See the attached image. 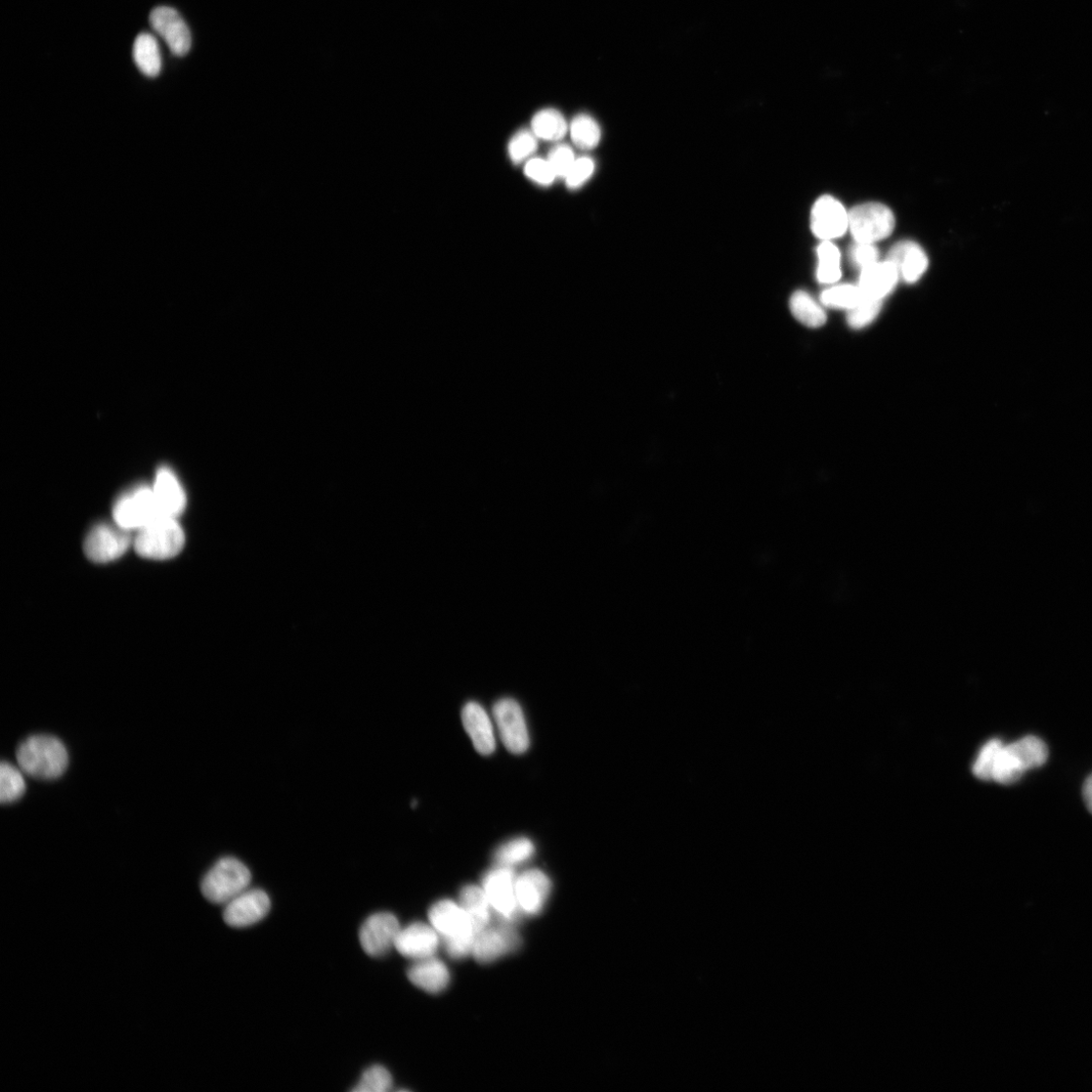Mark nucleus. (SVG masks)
<instances>
[{
  "label": "nucleus",
  "instance_id": "obj_36",
  "mask_svg": "<svg viewBox=\"0 0 1092 1092\" xmlns=\"http://www.w3.org/2000/svg\"><path fill=\"white\" fill-rule=\"evenodd\" d=\"M547 161L551 165L556 178L565 179L567 173L573 167L576 157L571 147L559 145L549 152Z\"/></svg>",
  "mask_w": 1092,
  "mask_h": 1092
},
{
  "label": "nucleus",
  "instance_id": "obj_34",
  "mask_svg": "<svg viewBox=\"0 0 1092 1092\" xmlns=\"http://www.w3.org/2000/svg\"><path fill=\"white\" fill-rule=\"evenodd\" d=\"M538 149V138L530 130H520L509 144V154L513 162L520 163L530 158Z\"/></svg>",
  "mask_w": 1092,
  "mask_h": 1092
},
{
  "label": "nucleus",
  "instance_id": "obj_1",
  "mask_svg": "<svg viewBox=\"0 0 1092 1092\" xmlns=\"http://www.w3.org/2000/svg\"><path fill=\"white\" fill-rule=\"evenodd\" d=\"M17 761L26 775L40 780H53L64 774L69 757L59 738L36 734L26 738L19 746Z\"/></svg>",
  "mask_w": 1092,
  "mask_h": 1092
},
{
  "label": "nucleus",
  "instance_id": "obj_27",
  "mask_svg": "<svg viewBox=\"0 0 1092 1092\" xmlns=\"http://www.w3.org/2000/svg\"><path fill=\"white\" fill-rule=\"evenodd\" d=\"M816 277L821 284H835L842 276L841 253L831 241H823L817 249Z\"/></svg>",
  "mask_w": 1092,
  "mask_h": 1092
},
{
  "label": "nucleus",
  "instance_id": "obj_38",
  "mask_svg": "<svg viewBox=\"0 0 1092 1092\" xmlns=\"http://www.w3.org/2000/svg\"><path fill=\"white\" fill-rule=\"evenodd\" d=\"M524 170L529 179L541 186H550L556 179L549 162L542 158L532 159Z\"/></svg>",
  "mask_w": 1092,
  "mask_h": 1092
},
{
  "label": "nucleus",
  "instance_id": "obj_18",
  "mask_svg": "<svg viewBox=\"0 0 1092 1092\" xmlns=\"http://www.w3.org/2000/svg\"><path fill=\"white\" fill-rule=\"evenodd\" d=\"M152 489L163 516L178 518L185 511L186 492L171 469L162 467L157 471Z\"/></svg>",
  "mask_w": 1092,
  "mask_h": 1092
},
{
  "label": "nucleus",
  "instance_id": "obj_11",
  "mask_svg": "<svg viewBox=\"0 0 1092 1092\" xmlns=\"http://www.w3.org/2000/svg\"><path fill=\"white\" fill-rule=\"evenodd\" d=\"M520 944L521 938L513 924L505 922L477 934L471 955L478 964L488 965L515 952Z\"/></svg>",
  "mask_w": 1092,
  "mask_h": 1092
},
{
  "label": "nucleus",
  "instance_id": "obj_39",
  "mask_svg": "<svg viewBox=\"0 0 1092 1092\" xmlns=\"http://www.w3.org/2000/svg\"><path fill=\"white\" fill-rule=\"evenodd\" d=\"M849 256L852 264L863 270L879 261L880 252L872 243L856 242L851 247Z\"/></svg>",
  "mask_w": 1092,
  "mask_h": 1092
},
{
  "label": "nucleus",
  "instance_id": "obj_29",
  "mask_svg": "<svg viewBox=\"0 0 1092 1092\" xmlns=\"http://www.w3.org/2000/svg\"><path fill=\"white\" fill-rule=\"evenodd\" d=\"M536 853L535 844L528 838H516L501 845L495 852L497 865L511 867L528 862Z\"/></svg>",
  "mask_w": 1092,
  "mask_h": 1092
},
{
  "label": "nucleus",
  "instance_id": "obj_31",
  "mask_svg": "<svg viewBox=\"0 0 1092 1092\" xmlns=\"http://www.w3.org/2000/svg\"><path fill=\"white\" fill-rule=\"evenodd\" d=\"M820 299L826 307L852 310L865 300V297L859 287L842 285L824 291Z\"/></svg>",
  "mask_w": 1092,
  "mask_h": 1092
},
{
  "label": "nucleus",
  "instance_id": "obj_3",
  "mask_svg": "<svg viewBox=\"0 0 1092 1092\" xmlns=\"http://www.w3.org/2000/svg\"><path fill=\"white\" fill-rule=\"evenodd\" d=\"M186 544L185 532L177 518L161 516L137 531L136 552L145 558L168 559L177 556Z\"/></svg>",
  "mask_w": 1092,
  "mask_h": 1092
},
{
  "label": "nucleus",
  "instance_id": "obj_17",
  "mask_svg": "<svg viewBox=\"0 0 1092 1092\" xmlns=\"http://www.w3.org/2000/svg\"><path fill=\"white\" fill-rule=\"evenodd\" d=\"M462 723L473 747L480 755L489 756L496 749L494 726L486 711L476 703H468L462 710Z\"/></svg>",
  "mask_w": 1092,
  "mask_h": 1092
},
{
  "label": "nucleus",
  "instance_id": "obj_26",
  "mask_svg": "<svg viewBox=\"0 0 1092 1092\" xmlns=\"http://www.w3.org/2000/svg\"><path fill=\"white\" fill-rule=\"evenodd\" d=\"M1009 746L1026 772L1042 767L1050 755L1045 742L1034 735L1025 736Z\"/></svg>",
  "mask_w": 1092,
  "mask_h": 1092
},
{
  "label": "nucleus",
  "instance_id": "obj_21",
  "mask_svg": "<svg viewBox=\"0 0 1092 1092\" xmlns=\"http://www.w3.org/2000/svg\"><path fill=\"white\" fill-rule=\"evenodd\" d=\"M899 275L888 260L862 270L859 288L865 299L882 300L897 284Z\"/></svg>",
  "mask_w": 1092,
  "mask_h": 1092
},
{
  "label": "nucleus",
  "instance_id": "obj_25",
  "mask_svg": "<svg viewBox=\"0 0 1092 1092\" xmlns=\"http://www.w3.org/2000/svg\"><path fill=\"white\" fill-rule=\"evenodd\" d=\"M533 133L546 141H559L567 132V124L556 110L546 109L539 112L532 122Z\"/></svg>",
  "mask_w": 1092,
  "mask_h": 1092
},
{
  "label": "nucleus",
  "instance_id": "obj_5",
  "mask_svg": "<svg viewBox=\"0 0 1092 1092\" xmlns=\"http://www.w3.org/2000/svg\"><path fill=\"white\" fill-rule=\"evenodd\" d=\"M114 519L119 527L132 532L146 527L160 512L152 487L142 486L121 497L114 506Z\"/></svg>",
  "mask_w": 1092,
  "mask_h": 1092
},
{
  "label": "nucleus",
  "instance_id": "obj_15",
  "mask_svg": "<svg viewBox=\"0 0 1092 1092\" xmlns=\"http://www.w3.org/2000/svg\"><path fill=\"white\" fill-rule=\"evenodd\" d=\"M551 891V882L545 872L531 869L516 880V895L519 908L528 915H537L544 909Z\"/></svg>",
  "mask_w": 1092,
  "mask_h": 1092
},
{
  "label": "nucleus",
  "instance_id": "obj_19",
  "mask_svg": "<svg viewBox=\"0 0 1092 1092\" xmlns=\"http://www.w3.org/2000/svg\"><path fill=\"white\" fill-rule=\"evenodd\" d=\"M887 260L896 268L899 277L908 284L919 281L929 267V259L924 249L911 241L894 245Z\"/></svg>",
  "mask_w": 1092,
  "mask_h": 1092
},
{
  "label": "nucleus",
  "instance_id": "obj_20",
  "mask_svg": "<svg viewBox=\"0 0 1092 1092\" xmlns=\"http://www.w3.org/2000/svg\"><path fill=\"white\" fill-rule=\"evenodd\" d=\"M407 975L412 984L431 994L443 992L451 981L449 968L434 956L415 961Z\"/></svg>",
  "mask_w": 1092,
  "mask_h": 1092
},
{
  "label": "nucleus",
  "instance_id": "obj_35",
  "mask_svg": "<svg viewBox=\"0 0 1092 1092\" xmlns=\"http://www.w3.org/2000/svg\"><path fill=\"white\" fill-rule=\"evenodd\" d=\"M882 300L865 299L850 310L848 322L852 328L861 329L876 319L882 310Z\"/></svg>",
  "mask_w": 1092,
  "mask_h": 1092
},
{
  "label": "nucleus",
  "instance_id": "obj_37",
  "mask_svg": "<svg viewBox=\"0 0 1092 1092\" xmlns=\"http://www.w3.org/2000/svg\"><path fill=\"white\" fill-rule=\"evenodd\" d=\"M595 163L590 157L576 159L570 172L565 178L566 186L570 189H578L585 185L593 176Z\"/></svg>",
  "mask_w": 1092,
  "mask_h": 1092
},
{
  "label": "nucleus",
  "instance_id": "obj_8",
  "mask_svg": "<svg viewBox=\"0 0 1092 1092\" xmlns=\"http://www.w3.org/2000/svg\"><path fill=\"white\" fill-rule=\"evenodd\" d=\"M430 925L445 942L475 939L469 916L460 903L444 899L433 904L429 910Z\"/></svg>",
  "mask_w": 1092,
  "mask_h": 1092
},
{
  "label": "nucleus",
  "instance_id": "obj_7",
  "mask_svg": "<svg viewBox=\"0 0 1092 1092\" xmlns=\"http://www.w3.org/2000/svg\"><path fill=\"white\" fill-rule=\"evenodd\" d=\"M517 876L511 867L497 865L483 881V889L492 908L504 922L512 923L520 911L516 895Z\"/></svg>",
  "mask_w": 1092,
  "mask_h": 1092
},
{
  "label": "nucleus",
  "instance_id": "obj_4",
  "mask_svg": "<svg viewBox=\"0 0 1092 1092\" xmlns=\"http://www.w3.org/2000/svg\"><path fill=\"white\" fill-rule=\"evenodd\" d=\"M894 227V214L882 204H863L849 212V229L856 242L874 244L882 241L892 234Z\"/></svg>",
  "mask_w": 1092,
  "mask_h": 1092
},
{
  "label": "nucleus",
  "instance_id": "obj_14",
  "mask_svg": "<svg viewBox=\"0 0 1092 1092\" xmlns=\"http://www.w3.org/2000/svg\"><path fill=\"white\" fill-rule=\"evenodd\" d=\"M849 229V212L833 197L824 196L816 201L811 210V230L823 240L831 241L845 235Z\"/></svg>",
  "mask_w": 1092,
  "mask_h": 1092
},
{
  "label": "nucleus",
  "instance_id": "obj_32",
  "mask_svg": "<svg viewBox=\"0 0 1092 1092\" xmlns=\"http://www.w3.org/2000/svg\"><path fill=\"white\" fill-rule=\"evenodd\" d=\"M391 1086L392 1078L389 1071L383 1066L374 1065L364 1072L353 1090L355 1092H386Z\"/></svg>",
  "mask_w": 1092,
  "mask_h": 1092
},
{
  "label": "nucleus",
  "instance_id": "obj_22",
  "mask_svg": "<svg viewBox=\"0 0 1092 1092\" xmlns=\"http://www.w3.org/2000/svg\"><path fill=\"white\" fill-rule=\"evenodd\" d=\"M460 904L469 916L476 936L490 926L492 906L483 887L464 886L460 894Z\"/></svg>",
  "mask_w": 1092,
  "mask_h": 1092
},
{
  "label": "nucleus",
  "instance_id": "obj_40",
  "mask_svg": "<svg viewBox=\"0 0 1092 1092\" xmlns=\"http://www.w3.org/2000/svg\"><path fill=\"white\" fill-rule=\"evenodd\" d=\"M1083 798L1088 810L1092 813V774L1086 779L1084 783Z\"/></svg>",
  "mask_w": 1092,
  "mask_h": 1092
},
{
  "label": "nucleus",
  "instance_id": "obj_16",
  "mask_svg": "<svg viewBox=\"0 0 1092 1092\" xmlns=\"http://www.w3.org/2000/svg\"><path fill=\"white\" fill-rule=\"evenodd\" d=\"M441 945V936L431 925L413 923L400 930L395 948L414 961L433 957Z\"/></svg>",
  "mask_w": 1092,
  "mask_h": 1092
},
{
  "label": "nucleus",
  "instance_id": "obj_30",
  "mask_svg": "<svg viewBox=\"0 0 1092 1092\" xmlns=\"http://www.w3.org/2000/svg\"><path fill=\"white\" fill-rule=\"evenodd\" d=\"M570 130L574 144L582 150L594 149L601 140L600 126L588 115L577 116Z\"/></svg>",
  "mask_w": 1092,
  "mask_h": 1092
},
{
  "label": "nucleus",
  "instance_id": "obj_33",
  "mask_svg": "<svg viewBox=\"0 0 1092 1092\" xmlns=\"http://www.w3.org/2000/svg\"><path fill=\"white\" fill-rule=\"evenodd\" d=\"M1003 746L999 739H991L981 749L974 765V775L983 781H991L997 755Z\"/></svg>",
  "mask_w": 1092,
  "mask_h": 1092
},
{
  "label": "nucleus",
  "instance_id": "obj_28",
  "mask_svg": "<svg viewBox=\"0 0 1092 1092\" xmlns=\"http://www.w3.org/2000/svg\"><path fill=\"white\" fill-rule=\"evenodd\" d=\"M20 767L4 761L0 766V800L4 804L13 803L26 793V780Z\"/></svg>",
  "mask_w": 1092,
  "mask_h": 1092
},
{
  "label": "nucleus",
  "instance_id": "obj_9",
  "mask_svg": "<svg viewBox=\"0 0 1092 1092\" xmlns=\"http://www.w3.org/2000/svg\"><path fill=\"white\" fill-rule=\"evenodd\" d=\"M134 543L130 532L116 524H101L96 527L84 542V552L87 557L98 563L113 561L121 557Z\"/></svg>",
  "mask_w": 1092,
  "mask_h": 1092
},
{
  "label": "nucleus",
  "instance_id": "obj_24",
  "mask_svg": "<svg viewBox=\"0 0 1092 1092\" xmlns=\"http://www.w3.org/2000/svg\"><path fill=\"white\" fill-rule=\"evenodd\" d=\"M791 310L797 320L809 328H819L826 322V314L821 305L804 291L793 294Z\"/></svg>",
  "mask_w": 1092,
  "mask_h": 1092
},
{
  "label": "nucleus",
  "instance_id": "obj_10",
  "mask_svg": "<svg viewBox=\"0 0 1092 1092\" xmlns=\"http://www.w3.org/2000/svg\"><path fill=\"white\" fill-rule=\"evenodd\" d=\"M400 930V923L394 914L375 913L368 917L360 930L362 948L371 957H381L395 948Z\"/></svg>",
  "mask_w": 1092,
  "mask_h": 1092
},
{
  "label": "nucleus",
  "instance_id": "obj_12",
  "mask_svg": "<svg viewBox=\"0 0 1092 1092\" xmlns=\"http://www.w3.org/2000/svg\"><path fill=\"white\" fill-rule=\"evenodd\" d=\"M272 907L268 893L261 889H246L225 904L223 917L232 928H247L264 920Z\"/></svg>",
  "mask_w": 1092,
  "mask_h": 1092
},
{
  "label": "nucleus",
  "instance_id": "obj_23",
  "mask_svg": "<svg viewBox=\"0 0 1092 1092\" xmlns=\"http://www.w3.org/2000/svg\"><path fill=\"white\" fill-rule=\"evenodd\" d=\"M134 61L140 71L148 77L159 75L162 59L157 40L148 33L140 34L134 42Z\"/></svg>",
  "mask_w": 1092,
  "mask_h": 1092
},
{
  "label": "nucleus",
  "instance_id": "obj_13",
  "mask_svg": "<svg viewBox=\"0 0 1092 1092\" xmlns=\"http://www.w3.org/2000/svg\"><path fill=\"white\" fill-rule=\"evenodd\" d=\"M152 29L165 41L173 55L186 56L192 48L191 31L181 14L168 7H159L150 14Z\"/></svg>",
  "mask_w": 1092,
  "mask_h": 1092
},
{
  "label": "nucleus",
  "instance_id": "obj_6",
  "mask_svg": "<svg viewBox=\"0 0 1092 1092\" xmlns=\"http://www.w3.org/2000/svg\"><path fill=\"white\" fill-rule=\"evenodd\" d=\"M493 715L507 750L516 755L526 753L531 746V738L519 704L514 699L503 698L496 703Z\"/></svg>",
  "mask_w": 1092,
  "mask_h": 1092
},
{
  "label": "nucleus",
  "instance_id": "obj_2",
  "mask_svg": "<svg viewBox=\"0 0 1092 1092\" xmlns=\"http://www.w3.org/2000/svg\"><path fill=\"white\" fill-rule=\"evenodd\" d=\"M251 879L245 864L234 857H224L206 874L202 893L210 902L225 905L249 888Z\"/></svg>",
  "mask_w": 1092,
  "mask_h": 1092
}]
</instances>
